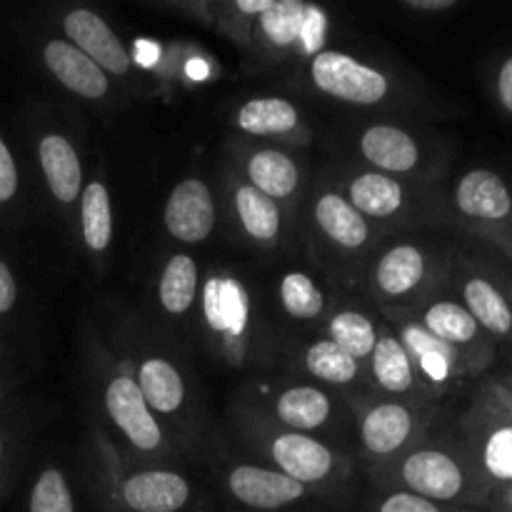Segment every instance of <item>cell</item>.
Listing matches in <instances>:
<instances>
[{"mask_svg":"<svg viewBox=\"0 0 512 512\" xmlns=\"http://www.w3.org/2000/svg\"><path fill=\"white\" fill-rule=\"evenodd\" d=\"M375 512H450L445 505L433 503V500H425L420 495L408 493V490H395V493L385 495L378 503ZM465 512V510H455Z\"/></svg>","mask_w":512,"mask_h":512,"instance_id":"35","label":"cell"},{"mask_svg":"<svg viewBox=\"0 0 512 512\" xmlns=\"http://www.w3.org/2000/svg\"><path fill=\"white\" fill-rule=\"evenodd\" d=\"M370 363H373V375L378 380V385L388 393H408L415 385V368L413 358L405 350V345L400 343L393 335H383L375 343L373 355H370Z\"/></svg>","mask_w":512,"mask_h":512,"instance_id":"27","label":"cell"},{"mask_svg":"<svg viewBox=\"0 0 512 512\" xmlns=\"http://www.w3.org/2000/svg\"><path fill=\"white\" fill-rule=\"evenodd\" d=\"M495 235H498L500 243H503V248L508 250V255L512 258V220H510L508 225H505V228L495 230Z\"/></svg>","mask_w":512,"mask_h":512,"instance_id":"42","label":"cell"},{"mask_svg":"<svg viewBox=\"0 0 512 512\" xmlns=\"http://www.w3.org/2000/svg\"><path fill=\"white\" fill-rule=\"evenodd\" d=\"M18 298H20V290H18V280H15L13 268L3 260L0 255V318H8V315L15 313L18 308Z\"/></svg>","mask_w":512,"mask_h":512,"instance_id":"36","label":"cell"},{"mask_svg":"<svg viewBox=\"0 0 512 512\" xmlns=\"http://www.w3.org/2000/svg\"><path fill=\"white\" fill-rule=\"evenodd\" d=\"M415 415L400 403H383L368 410L360 423V438L370 455H393L413 438Z\"/></svg>","mask_w":512,"mask_h":512,"instance_id":"16","label":"cell"},{"mask_svg":"<svg viewBox=\"0 0 512 512\" xmlns=\"http://www.w3.org/2000/svg\"><path fill=\"white\" fill-rule=\"evenodd\" d=\"M495 95L505 113L512 115V55L500 63L498 75H495Z\"/></svg>","mask_w":512,"mask_h":512,"instance_id":"37","label":"cell"},{"mask_svg":"<svg viewBox=\"0 0 512 512\" xmlns=\"http://www.w3.org/2000/svg\"><path fill=\"white\" fill-rule=\"evenodd\" d=\"M80 230L93 253H105L113 243V200L100 180L88 183L80 193Z\"/></svg>","mask_w":512,"mask_h":512,"instance_id":"26","label":"cell"},{"mask_svg":"<svg viewBox=\"0 0 512 512\" xmlns=\"http://www.w3.org/2000/svg\"><path fill=\"white\" fill-rule=\"evenodd\" d=\"M45 70L63 88L85 100H103L110 93V80L83 50L60 38H50L40 50Z\"/></svg>","mask_w":512,"mask_h":512,"instance_id":"11","label":"cell"},{"mask_svg":"<svg viewBox=\"0 0 512 512\" xmlns=\"http://www.w3.org/2000/svg\"><path fill=\"white\" fill-rule=\"evenodd\" d=\"M305 368L313 378L323 380L328 385H348L358 378L360 365L358 360L350 358L343 348L333 343V340H318L310 345L305 353Z\"/></svg>","mask_w":512,"mask_h":512,"instance_id":"29","label":"cell"},{"mask_svg":"<svg viewBox=\"0 0 512 512\" xmlns=\"http://www.w3.org/2000/svg\"><path fill=\"white\" fill-rule=\"evenodd\" d=\"M428 273V260L418 245H395L380 255L373 270V283L385 298H405L420 288Z\"/></svg>","mask_w":512,"mask_h":512,"instance_id":"17","label":"cell"},{"mask_svg":"<svg viewBox=\"0 0 512 512\" xmlns=\"http://www.w3.org/2000/svg\"><path fill=\"white\" fill-rule=\"evenodd\" d=\"M423 328L440 343L458 350L468 363L470 375L480 373L493 358L495 345L490 335H485V330L475 323L473 315L458 300H438L428 305L423 313Z\"/></svg>","mask_w":512,"mask_h":512,"instance_id":"4","label":"cell"},{"mask_svg":"<svg viewBox=\"0 0 512 512\" xmlns=\"http://www.w3.org/2000/svg\"><path fill=\"white\" fill-rule=\"evenodd\" d=\"M5 453H8V448H5L3 430H0V488H3V468H5Z\"/></svg>","mask_w":512,"mask_h":512,"instance_id":"43","label":"cell"},{"mask_svg":"<svg viewBox=\"0 0 512 512\" xmlns=\"http://www.w3.org/2000/svg\"><path fill=\"white\" fill-rule=\"evenodd\" d=\"M190 503L193 488L175 470H138L118 485V505L125 512H185Z\"/></svg>","mask_w":512,"mask_h":512,"instance_id":"8","label":"cell"},{"mask_svg":"<svg viewBox=\"0 0 512 512\" xmlns=\"http://www.w3.org/2000/svg\"><path fill=\"white\" fill-rule=\"evenodd\" d=\"M348 200L363 218H393L405 203L403 185L393 178L373 170L350 180Z\"/></svg>","mask_w":512,"mask_h":512,"instance_id":"22","label":"cell"},{"mask_svg":"<svg viewBox=\"0 0 512 512\" xmlns=\"http://www.w3.org/2000/svg\"><path fill=\"white\" fill-rule=\"evenodd\" d=\"M105 410L115 428L128 438L140 453H155L163 448V430L155 413L145 403L138 383L130 375H115L105 388Z\"/></svg>","mask_w":512,"mask_h":512,"instance_id":"6","label":"cell"},{"mask_svg":"<svg viewBox=\"0 0 512 512\" xmlns=\"http://www.w3.org/2000/svg\"><path fill=\"white\" fill-rule=\"evenodd\" d=\"M20 193V170L15 163V155L10 150L8 140L0 133V208H8L15 203Z\"/></svg>","mask_w":512,"mask_h":512,"instance_id":"34","label":"cell"},{"mask_svg":"<svg viewBox=\"0 0 512 512\" xmlns=\"http://www.w3.org/2000/svg\"><path fill=\"white\" fill-rule=\"evenodd\" d=\"M503 383H505V385H510V388H512V375H508V378H505Z\"/></svg>","mask_w":512,"mask_h":512,"instance_id":"44","label":"cell"},{"mask_svg":"<svg viewBox=\"0 0 512 512\" xmlns=\"http://www.w3.org/2000/svg\"><path fill=\"white\" fill-rule=\"evenodd\" d=\"M405 5L420 13H443L458 8V0H405Z\"/></svg>","mask_w":512,"mask_h":512,"instance_id":"39","label":"cell"},{"mask_svg":"<svg viewBox=\"0 0 512 512\" xmlns=\"http://www.w3.org/2000/svg\"><path fill=\"white\" fill-rule=\"evenodd\" d=\"M138 388L143 393L145 403L150 405L153 413L173 415L183 408L185 403V383L183 375L178 373L170 360L165 358H148L138 368Z\"/></svg>","mask_w":512,"mask_h":512,"instance_id":"20","label":"cell"},{"mask_svg":"<svg viewBox=\"0 0 512 512\" xmlns=\"http://www.w3.org/2000/svg\"><path fill=\"white\" fill-rule=\"evenodd\" d=\"M360 153L378 173H410L420 163L418 140L395 125H373L360 135Z\"/></svg>","mask_w":512,"mask_h":512,"instance_id":"15","label":"cell"},{"mask_svg":"<svg viewBox=\"0 0 512 512\" xmlns=\"http://www.w3.org/2000/svg\"><path fill=\"white\" fill-rule=\"evenodd\" d=\"M0 490H3V488H0Z\"/></svg>","mask_w":512,"mask_h":512,"instance_id":"46","label":"cell"},{"mask_svg":"<svg viewBox=\"0 0 512 512\" xmlns=\"http://www.w3.org/2000/svg\"><path fill=\"white\" fill-rule=\"evenodd\" d=\"M163 223L170 238L180 243H203L215 230L213 193L200 178H185L165 200Z\"/></svg>","mask_w":512,"mask_h":512,"instance_id":"10","label":"cell"},{"mask_svg":"<svg viewBox=\"0 0 512 512\" xmlns=\"http://www.w3.org/2000/svg\"><path fill=\"white\" fill-rule=\"evenodd\" d=\"M63 30L65 40L83 50L105 75L130 73V53L103 15L88 8H75L65 13Z\"/></svg>","mask_w":512,"mask_h":512,"instance_id":"9","label":"cell"},{"mask_svg":"<svg viewBox=\"0 0 512 512\" xmlns=\"http://www.w3.org/2000/svg\"><path fill=\"white\" fill-rule=\"evenodd\" d=\"M25 512H78L75 495L68 478L60 468L40 470L28 493Z\"/></svg>","mask_w":512,"mask_h":512,"instance_id":"32","label":"cell"},{"mask_svg":"<svg viewBox=\"0 0 512 512\" xmlns=\"http://www.w3.org/2000/svg\"><path fill=\"white\" fill-rule=\"evenodd\" d=\"M460 298L475 323L490 340L512 343V303L510 295L485 273H468L460 283Z\"/></svg>","mask_w":512,"mask_h":512,"instance_id":"13","label":"cell"},{"mask_svg":"<svg viewBox=\"0 0 512 512\" xmlns=\"http://www.w3.org/2000/svg\"><path fill=\"white\" fill-rule=\"evenodd\" d=\"M270 458L278 470L300 485H318L333 475L335 455L328 445L305 433H280L270 440Z\"/></svg>","mask_w":512,"mask_h":512,"instance_id":"12","label":"cell"},{"mask_svg":"<svg viewBox=\"0 0 512 512\" xmlns=\"http://www.w3.org/2000/svg\"><path fill=\"white\" fill-rule=\"evenodd\" d=\"M405 343H408L405 350L410 353V358L418 360V368L428 375L430 383L445 385L450 380L470 375L463 355L433 338L423 325H405Z\"/></svg>","mask_w":512,"mask_h":512,"instance_id":"18","label":"cell"},{"mask_svg":"<svg viewBox=\"0 0 512 512\" xmlns=\"http://www.w3.org/2000/svg\"><path fill=\"white\" fill-rule=\"evenodd\" d=\"M473 468L490 493L512 483V423L488 398L475 413Z\"/></svg>","mask_w":512,"mask_h":512,"instance_id":"3","label":"cell"},{"mask_svg":"<svg viewBox=\"0 0 512 512\" xmlns=\"http://www.w3.org/2000/svg\"><path fill=\"white\" fill-rule=\"evenodd\" d=\"M198 263L188 253H175L165 263L158 283V300L170 315H183L193 308L198 293Z\"/></svg>","mask_w":512,"mask_h":512,"instance_id":"25","label":"cell"},{"mask_svg":"<svg viewBox=\"0 0 512 512\" xmlns=\"http://www.w3.org/2000/svg\"><path fill=\"white\" fill-rule=\"evenodd\" d=\"M298 123V108L278 95L250 98L235 113V125L248 135H288L298 128Z\"/></svg>","mask_w":512,"mask_h":512,"instance_id":"23","label":"cell"},{"mask_svg":"<svg viewBox=\"0 0 512 512\" xmlns=\"http://www.w3.org/2000/svg\"><path fill=\"white\" fill-rule=\"evenodd\" d=\"M230 498L250 512H283L308 498V488L280 470L260 465H238L225 478Z\"/></svg>","mask_w":512,"mask_h":512,"instance_id":"5","label":"cell"},{"mask_svg":"<svg viewBox=\"0 0 512 512\" xmlns=\"http://www.w3.org/2000/svg\"><path fill=\"white\" fill-rule=\"evenodd\" d=\"M315 225L323 230L330 243L345 250H358L368 243L370 225L343 195L323 193L315 203Z\"/></svg>","mask_w":512,"mask_h":512,"instance_id":"19","label":"cell"},{"mask_svg":"<svg viewBox=\"0 0 512 512\" xmlns=\"http://www.w3.org/2000/svg\"><path fill=\"white\" fill-rule=\"evenodd\" d=\"M235 210L245 233L260 243H273L280 235V208L273 198L255 190L253 185H240L235 190Z\"/></svg>","mask_w":512,"mask_h":512,"instance_id":"28","label":"cell"},{"mask_svg":"<svg viewBox=\"0 0 512 512\" xmlns=\"http://www.w3.org/2000/svg\"><path fill=\"white\" fill-rule=\"evenodd\" d=\"M333 413V403L328 395L313 385H295V388L283 390L275 400V415L285 428L293 433H308L318 430L328 423Z\"/></svg>","mask_w":512,"mask_h":512,"instance_id":"21","label":"cell"},{"mask_svg":"<svg viewBox=\"0 0 512 512\" xmlns=\"http://www.w3.org/2000/svg\"><path fill=\"white\" fill-rule=\"evenodd\" d=\"M328 330L330 340L355 360L370 358L375 350V343H378L375 325L363 313H355V310H340V313H335L330 318Z\"/></svg>","mask_w":512,"mask_h":512,"instance_id":"30","label":"cell"},{"mask_svg":"<svg viewBox=\"0 0 512 512\" xmlns=\"http://www.w3.org/2000/svg\"><path fill=\"white\" fill-rule=\"evenodd\" d=\"M315 88L350 105H378L388 98L390 83L380 70L340 50H318L310 60Z\"/></svg>","mask_w":512,"mask_h":512,"instance_id":"2","label":"cell"},{"mask_svg":"<svg viewBox=\"0 0 512 512\" xmlns=\"http://www.w3.org/2000/svg\"><path fill=\"white\" fill-rule=\"evenodd\" d=\"M490 508L493 512H512V483L495 490L493 498H490Z\"/></svg>","mask_w":512,"mask_h":512,"instance_id":"41","label":"cell"},{"mask_svg":"<svg viewBox=\"0 0 512 512\" xmlns=\"http://www.w3.org/2000/svg\"><path fill=\"white\" fill-rule=\"evenodd\" d=\"M408 493L433 500L438 505H488L493 493L480 480L473 465L465 463L458 453L443 448L413 450L400 468Z\"/></svg>","mask_w":512,"mask_h":512,"instance_id":"1","label":"cell"},{"mask_svg":"<svg viewBox=\"0 0 512 512\" xmlns=\"http://www.w3.org/2000/svg\"><path fill=\"white\" fill-rule=\"evenodd\" d=\"M280 303L295 320H315L325 310V295L310 275L285 273L280 280Z\"/></svg>","mask_w":512,"mask_h":512,"instance_id":"31","label":"cell"},{"mask_svg":"<svg viewBox=\"0 0 512 512\" xmlns=\"http://www.w3.org/2000/svg\"><path fill=\"white\" fill-rule=\"evenodd\" d=\"M273 8L275 0H235V10L243 15H258V18H263Z\"/></svg>","mask_w":512,"mask_h":512,"instance_id":"40","label":"cell"},{"mask_svg":"<svg viewBox=\"0 0 512 512\" xmlns=\"http://www.w3.org/2000/svg\"><path fill=\"white\" fill-rule=\"evenodd\" d=\"M248 180L255 190L278 200L290 198L300 185V170L290 155L275 148H263L250 155Z\"/></svg>","mask_w":512,"mask_h":512,"instance_id":"24","label":"cell"},{"mask_svg":"<svg viewBox=\"0 0 512 512\" xmlns=\"http://www.w3.org/2000/svg\"><path fill=\"white\" fill-rule=\"evenodd\" d=\"M453 203L463 218L485 225L493 233L512 220V188L495 170H468L455 185Z\"/></svg>","mask_w":512,"mask_h":512,"instance_id":"7","label":"cell"},{"mask_svg":"<svg viewBox=\"0 0 512 512\" xmlns=\"http://www.w3.org/2000/svg\"><path fill=\"white\" fill-rule=\"evenodd\" d=\"M38 163L43 170L45 185L58 203L70 205L83 193V168L78 150L65 135L45 133L38 140Z\"/></svg>","mask_w":512,"mask_h":512,"instance_id":"14","label":"cell"},{"mask_svg":"<svg viewBox=\"0 0 512 512\" xmlns=\"http://www.w3.org/2000/svg\"><path fill=\"white\" fill-rule=\"evenodd\" d=\"M310 5L300 0H275V8L260 18L265 35L275 48H288L303 38L305 23H308Z\"/></svg>","mask_w":512,"mask_h":512,"instance_id":"33","label":"cell"},{"mask_svg":"<svg viewBox=\"0 0 512 512\" xmlns=\"http://www.w3.org/2000/svg\"><path fill=\"white\" fill-rule=\"evenodd\" d=\"M508 295H510V303H512V285H510V293Z\"/></svg>","mask_w":512,"mask_h":512,"instance_id":"45","label":"cell"},{"mask_svg":"<svg viewBox=\"0 0 512 512\" xmlns=\"http://www.w3.org/2000/svg\"><path fill=\"white\" fill-rule=\"evenodd\" d=\"M485 398L490 400V403L495 405V408L503 410L505 415H508V420L512 423V388L510 385H505L503 380L500 383H490L488 385V395Z\"/></svg>","mask_w":512,"mask_h":512,"instance_id":"38","label":"cell"}]
</instances>
